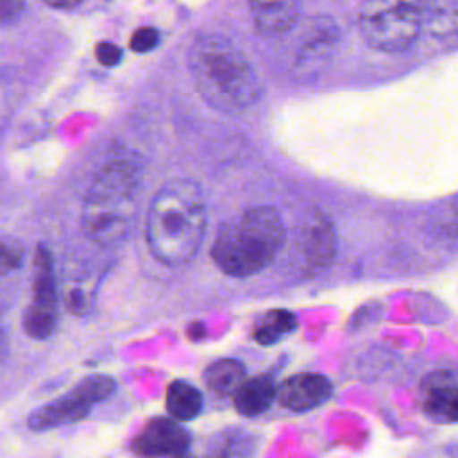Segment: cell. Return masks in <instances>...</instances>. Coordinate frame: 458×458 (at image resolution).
<instances>
[{"instance_id": "obj_17", "label": "cell", "mask_w": 458, "mask_h": 458, "mask_svg": "<svg viewBox=\"0 0 458 458\" xmlns=\"http://www.w3.org/2000/svg\"><path fill=\"white\" fill-rule=\"evenodd\" d=\"M202 410V394L184 379H174L166 388V411L177 420H191Z\"/></svg>"}, {"instance_id": "obj_22", "label": "cell", "mask_w": 458, "mask_h": 458, "mask_svg": "<svg viewBox=\"0 0 458 458\" xmlns=\"http://www.w3.org/2000/svg\"><path fill=\"white\" fill-rule=\"evenodd\" d=\"M25 9V0H2V21L9 23L16 20Z\"/></svg>"}, {"instance_id": "obj_4", "label": "cell", "mask_w": 458, "mask_h": 458, "mask_svg": "<svg viewBox=\"0 0 458 458\" xmlns=\"http://www.w3.org/2000/svg\"><path fill=\"white\" fill-rule=\"evenodd\" d=\"M284 236L279 211L272 206H254L222 224L211 245V258L224 274L249 277L277 258Z\"/></svg>"}, {"instance_id": "obj_18", "label": "cell", "mask_w": 458, "mask_h": 458, "mask_svg": "<svg viewBox=\"0 0 458 458\" xmlns=\"http://www.w3.org/2000/svg\"><path fill=\"white\" fill-rule=\"evenodd\" d=\"M297 326L295 315L288 310H270L256 322L252 329V338L259 345H274L286 335H290Z\"/></svg>"}, {"instance_id": "obj_15", "label": "cell", "mask_w": 458, "mask_h": 458, "mask_svg": "<svg viewBox=\"0 0 458 458\" xmlns=\"http://www.w3.org/2000/svg\"><path fill=\"white\" fill-rule=\"evenodd\" d=\"M304 236L306 263L315 270L326 267L335 254V234L331 224L326 218L318 216L310 222Z\"/></svg>"}, {"instance_id": "obj_8", "label": "cell", "mask_w": 458, "mask_h": 458, "mask_svg": "<svg viewBox=\"0 0 458 458\" xmlns=\"http://www.w3.org/2000/svg\"><path fill=\"white\" fill-rule=\"evenodd\" d=\"M191 435L186 428L166 417L150 419L132 438L131 449L140 456H174L186 453Z\"/></svg>"}, {"instance_id": "obj_11", "label": "cell", "mask_w": 458, "mask_h": 458, "mask_svg": "<svg viewBox=\"0 0 458 458\" xmlns=\"http://www.w3.org/2000/svg\"><path fill=\"white\" fill-rule=\"evenodd\" d=\"M444 372H435L424 381V413L438 424L458 422V386L449 379L444 381Z\"/></svg>"}, {"instance_id": "obj_26", "label": "cell", "mask_w": 458, "mask_h": 458, "mask_svg": "<svg viewBox=\"0 0 458 458\" xmlns=\"http://www.w3.org/2000/svg\"><path fill=\"white\" fill-rule=\"evenodd\" d=\"M170 458H193L191 454H186V453H181V454H174V456H170Z\"/></svg>"}, {"instance_id": "obj_14", "label": "cell", "mask_w": 458, "mask_h": 458, "mask_svg": "<svg viewBox=\"0 0 458 458\" xmlns=\"http://www.w3.org/2000/svg\"><path fill=\"white\" fill-rule=\"evenodd\" d=\"M424 27L442 41H458V0H426Z\"/></svg>"}, {"instance_id": "obj_24", "label": "cell", "mask_w": 458, "mask_h": 458, "mask_svg": "<svg viewBox=\"0 0 458 458\" xmlns=\"http://www.w3.org/2000/svg\"><path fill=\"white\" fill-rule=\"evenodd\" d=\"M43 2L55 9H73L75 5H79L84 0H43Z\"/></svg>"}, {"instance_id": "obj_13", "label": "cell", "mask_w": 458, "mask_h": 458, "mask_svg": "<svg viewBox=\"0 0 458 458\" xmlns=\"http://www.w3.org/2000/svg\"><path fill=\"white\" fill-rule=\"evenodd\" d=\"M277 392L279 388L276 386L272 377L259 376L243 381V385L233 395V403L240 415L258 417L272 406Z\"/></svg>"}, {"instance_id": "obj_5", "label": "cell", "mask_w": 458, "mask_h": 458, "mask_svg": "<svg viewBox=\"0 0 458 458\" xmlns=\"http://www.w3.org/2000/svg\"><path fill=\"white\" fill-rule=\"evenodd\" d=\"M363 39L383 52L410 48L424 27V0H363L358 11Z\"/></svg>"}, {"instance_id": "obj_1", "label": "cell", "mask_w": 458, "mask_h": 458, "mask_svg": "<svg viewBox=\"0 0 458 458\" xmlns=\"http://www.w3.org/2000/svg\"><path fill=\"white\" fill-rule=\"evenodd\" d=\"M208 227L200 186L191 179H172L152 197L145 234L150 252L165 265L177 267L199 252Z\"/></svg>"}, {"instance_id": "obj_21", "label": "cell", "mask_w": 458, "mask_h": 458, "mask_svg": "<svg viewBox=\"0 0 458 458\" xmlns=\"http://www.w3.org/2000/svg\"><path fill=\"white\" fill-rule=\"evenodd\" d=\"M95 54H97V59H98L104 66H114V64H118L120 59H122V48L116 47L114 43H109V41L98 43Z\"/></svg>"}, {"instance_id": "obj_3", "label": "cell", "mask_w": 458, "mask_h": 458, "mask_svg": "<svg viewBox=\"0 0 458 458\" xmlns=\"http://www.w3.org/2000/svg\"><path fill=\"white\" fill-rule=\"evenodd\" d=\"M141 177V159L129 150L111 152L95 170L81 216L82 231L91 242L113 245L125 238L134 218Z\"/></svg>"}, {"instance_id": "obj_19", "label": "cell", "mask_w": 458, "mask_h": 458, "mask_svg": "<svg viewBox=\"0 0 458 458\" xmlns=\"http://www.w3.org/2000/svg\"><path fill=\"white\" fill-rule=\"evenodd\" d=\"M252 451L254 438L249 433L227 429L213 438L208 458H250Z\"/></svg>"}, {"instance_id": "obj_20", "label": "cell", "mask_w": 458, "mask_h": 458, "mask_svg": "<svg viewBox=\"0 0 458 458\" xmlns=\"http://www.w3.org/2000/svg\"><path fill=\"white\" fill-rule=\"evenodd\" d=\"M159 41V34L152 27H141L138 29L131 38V48L134 52H148L152 50Z\"/></svg>"}, {"instance_id": "obj_9", "label": "cell", "mask_w": 458, "mask_h": 458, "mask_svg": "<svg viewBox=\"0 0 458 458\" xmlns=\"http://www.w3.org/2000/svg\"><path fill=\"white\" fill-rule=\"evenodd\" d=\"M333 394L331 381L315 372H302L286 377L277 392L279 403L290 411H308L324 404Z\"/></svg>"}, {"instance_id": "obj_10", "label": "cell", "mask_w": 458, "mask_h": 458, "mask_svg": "<svg viewBox=\"0 0 458 458\" xmlns=\"http://www.w3.org/2000/svg\"><path fill=\"white\" fill-rule=\"evenodd\" d=\"M256 29L263 34H283L295 27L301 0H247Z\"/></svg>"}, {"instance_id": "obj_23", "label": "cell", "mask_w": 458, "mask_h": 458, "mask_svg": "<svg viewBox=\"0 0 458 458\" xmlns=\"http://www.w3.org/2000/svg\"><path fill=\"white\" fill-rule=\"evenodd\" d=\"M21 261V250L20 249H9L4 247V268H14Z\"/></svg>"}, {"instance_id": "obj_2", "label": "cell", "mask_w": 458, "mask_h": 458, "mask_svg": "<svg viewBox=\"0 0 458 458\" xmlns=\"http://www.w3.org/2000/svg\"><path fill=\"white\" fill-rule=\"evenodd\" d=\"M188 66L199 95L216 111L242 113L263 95L247 55L222 34L199 36L188 50Z\"/></svg>"}, {"instance_id": "obj_16", "label": "cell", "mask_w": 458, "mask_h": 458, "mask_svg": "<svg viewBox=\"0 0 458 458\" xmlns=\"http://www.w3.org/2000/svg\"><path fill=\"white\" fill-rule=\"evenodd\" d=\"M243 377L245 365L234 358L216 360L204 370V381L208 388L220 397L234 395L243 385Z\"/></svg>"}, {"instance_id": "obj_6", "label": "cell", "mask_w": 458, "mask_h": 458, "mask_svg": "<svg viewBox=\"0 0 458 458\" xmlns=\"http://www.w3.org/2000/svg\"><path fill=\"white\" fill-rule=\"evenodd\" d=\"M114 390L116 381L111 376L93 374L82 377L72 390L30 411L27 426L32 431H47L79 422L91 413L97 403L107 399Z\"/></svg>"}, {"instance_id": "obj_12", "label": "cell", "mask_w": 458, "mask_h": 458, "mask_svg": "<svg viewBox=\"0 0 458 458\" xmlns=\"http://www.w3.org/2000/svg\"><path fill=\"white\" fill-rule=\"evenodd\" d=\"M336 36V27L331 20H313L304 32L299 50L295 52L297 64L313 66V63L327 59L335 47Z\"/></svg>"}, {"instance_id": "obj_7", "label": "cell", "mask_w": 458, "mask_h": 458, "mask_svg": "<svg viewBox=\"0 0 458 458\" xmlns=\"http://www.w3.org/2000/svg\"><path fill=\"white\" fill-rule=\"evenodd\" d=\"M57 326V288L50 254L39 247L34 256L32 297L21 317L23 331L36 340L48 338Z\"/></svg>"}, {"instance_id": "obj_25", "label": "cell", "mask_w": 458, "mask_h": 458, "mask_svg": "<svg viewBox=\"0 0 458 458\" xmlns=\"http://www.w3.org/2000/svg\"><path fill=\"white\" fill-rule=\"evenodd\" d=\"M188 335L191 340H199L200 336H204V326L202 324H191L188 329Z\"/></svg>"}]
</instances>
